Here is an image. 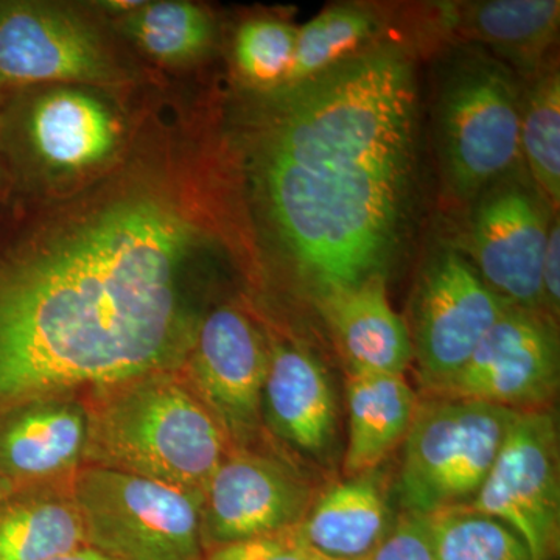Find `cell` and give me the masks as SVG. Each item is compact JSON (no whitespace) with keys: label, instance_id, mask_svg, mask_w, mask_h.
<instances>
[{"label":"cell","instance_id":"obj_15","mask_svg":"<svg viewBox=\"0 0 560 560\" xmlns=\"http://www.w3.org/2000/svg\"><path fill=\"white\" fill-rule=\"evenodd\" d=\"M261 415L272 433L312 463L335 459L338 405L326 368L293 342L268 346Z\"/></svg>","mask_w":560,"mask_h":560},{"label":"cell","instance_id":"obj_27","mask_svg":"<svg viewBox=\"0 0 560 560\" xmlns=\"http://www.w3.org/2000/svg\"><path fill=\"white\" fill-rule=\"evenodd\" d=\"M202 560H320L296 540L293 533L232 541L206 551Z\"/></svg>","mask_w":560,"mask_h":560},{"label":"cell","instance_id":"obj_25","mask_svg":"<svg viewBox=\"0 0 560 560\" xmlns=\"http://www.w3.org/2000/svg\"><path fill=\"white\" fill-rule=\"evenodd\" d=\"M425 521L434 560H530L514 530L470 508L440 512Z\"/></svg>","mask_w":560,"mask_h":560},{"label":"cell","instance_id":"obj_30","mask_svg":"<svg viewBox=\"0 0 560 560\" xmlns=\"http://www.w3.org/2000/svg\"><path fill=\"white\" fill-rule=\"evenodd\" d=\"M143 5V0H105V2L92 3V9L101 10L108 14L113 20L127 16L132 11L139 10Z\"/></svg>","mask_w":560,"mask_h":560},{"label":"cell","instance_id":"obj_13","mask_svg":"<svg viewBox=\"0 0 560 560\" xmlns=\"http://www.w3.org/2000/svg\"><path fill=\"white\" fill-rule=\"evenodd\" d=\"M268 345L245 313L219 307L200 319L189 352V385L230 441L248 448L260 433Z\"/></svg>","mask_w":560,"mask_h":560},{"label":"cell","instance_id":"obj_29","mask_svg":"<svg viewBox=\"0 0 560 560\" xmlns=\"http://www.w3.org/2000/svg\"><path fill=\"white\" fill-rule=\"evenodd\" d=\"M541 305L551 319H559L560 312V226L559 217L552 219L545 245L540 271Z\"/></svg>","mask_w":560,"mask_h":560},{"label":"cell","instance_id":"obj_14","mask_svg":"<svg viewBox=\"0 0 560 560\" xmlns=\"http://www.w3.org/2000/svg\"><path fill=\"white\" fill-rule=\"evenodd\" d=\"M315 495L305 478L283 460L232 448L202 495L206 551L289 533L300 525Z\"/></svg>","mask_w":560,"mask_h":560},{"label":"cell","instance_id":"obj_22","mask_svg":"<svg viewBox=\"0 0 560 560\" xmlns=\"http://www.w3.org/2000/svg\"><path fill=\"white\" fill-rule=\"evenodd\" d=\"M84 545L72 497L0 500V560H49Z\"/></svg>","mask_w":560,"mask_h":560},{"label":"cell","instance_id":"obj_1","mask_svg":"<svg viewBox=\"0 0 560 560\" xmlns=\"http://www.w3.org/2000/svg\"><path fill=\"white\" fill-rule=\"evenodd\" d=\"M198 194L179 161L136 162L0 261V410L189 355L200 320L183 280L210 241Z\"/></svg>","mask_w":560,"mask_h":560},{"label":"cell","instance_id":"obj_19","mask_svg":"<svg viewBox=\"0 0 560 560\" xmlns=\"http://www.w3.org/2000/svg\"><path fill=\"white\" fill-rule=\"evenodd\" d=\"M348 444L342 455L345 477L381 469L404 444L415 418L419 394L405 375L348 372Z\"/></svg>","mask_w":560,"mask_h":560},{"label":"cell","instance_id":"obj_18","mask_svg":"<svg viewBox=\"0 0 560 560\" xmlns=\"http://www.w3.org/2000/svg\"><path fill=\"white\" fill-rule=\"evenodd\" d=\"M444 10L453 31L481 44L523 81L552 62L560 24L558 0H486L444 5Z\"/></svg>","mask_w":560,"mask_h":560},{"label":"cell","instance_id":"obj_4","mask_svg":"<svg viewBox=\"0 0 560 560\" xmlns=\"http://www.w3.org/2000/svg\"><path fill=\"white\" fill-rule=\"evenodd\" d=\"M525 81L477 47L451 55L434 102V147L445 190L470 205L497 180L523 167Z\"/></svg>","mask_w":560,"mask_h":560},{"label":"cell","instance_id":"obj_16","mask_svg":"<svg viewBox=\"0 0 560 560\" xmlns=\"http://www.w3.org/2000/svg\"><path fill=\"white\" fill-rule=\"evenodd\" d=\"M346 363V372L405 375L412 363L407 320L390 307L386 276L329 291L313 301Z\"/></svg>","mask_w":560,"mask_h":560},{"label":"cell","instance_id":"obj_20","mask_svg":"<svg viewBox=\"0 0 560 560\" xmlns=\"http://www.w3.org/2000/svg\"><path fill=\"white\" fill-rule=\"evenodd\" d=\"M90 418L72 401L39 399L0 431V469L18 480H39L72 469L86 451Z\"/></svg>","mask_w":560,"mask_h":560},{"label":"cell","instance_id":"obj_6","mask_svg":"<svg viewBox=\"0 0 560 560\" xmlns=\"http://www.w3.org/2000/svg\"><path fill=\"white\" fill-rule=\"evenodd\" d=\"M517 416L485 401L419 396L401 444V512L431 517L469 506Z\"/></svg>","mask_w":560,"mask_h":560},{"label":"cell","instance_id":"obj_28","mask_svg":"<svg viewBox=\"0 0 560 560\" xmlns=\"http://www.w3.org/2000/svg\"><path fill=\"white\" fill-rule=\"evenodd\" d=\"M368 560H434L425 517L401 512L388 537Z\"/></svg>","mask_w":560,"mask_h":560},{"label":"cell","instance_id":"obj_26","mask_svg":"<svg viewBox=\"0 0 560 560\" xmlns=\"http://www.w3.org/2000/svg\"><path fill=\"white\" fill-rule=\"evenodd\" d=\"M298 28L275 18L243 22L234 40V60L248 90L282 86L293 65Z\"/></svg>","mask_w":560,"mask_h":560},{"label":"cell","instance_id":"obj_12","mask_svg":"<svg viewBox=\"0 0 560 560\" xmlns=\"http://www.w3.org/2000/svg\"><path fill=\"white\" fill-rule=\"evenodd\" d=\"M560 382L556 320L510 305L463 370L433 396L485 401L508 410H551Z\"/></svg>","mask_w":560,"mask_h":560},{"label":"cell","instance_id":"obj_11","mask_svg":"<svg viewBox=\"0 0 560 560\" xmlns=\"http://www.w3.org/2000/svg\"><path fill=\"white\" fill-rule=\"evenodd\" d=\"M559 431L551 410L518 412L470 510L514 530L530 560L558 558Z\"/></svg>","mask_w":560,"mask_h":560},{"label":"cell","instance_id":"obj_7","mask_svg":"<svg viewBox=\"0 0 560 560\" xmlns=\"http://www.w3.org/2000/svg\"><path fill=\"white\" fill-rule=\"evenodd\" d=\"M202 495L103 466L80 470L70 493L86 545L109 560H202Z\"/></svg>","mask_w":560,"mask_h":560},{"label":"cell","instance_id":"obj_8","mask_svg":"<svg viewBox=\"0 0 560 560\" xmlns=\"http://www.w3.org/2000/svg\"><path fill=\"white\" fill-rule=\"evenodd\" d=\"M130 81L101 25L66 3L0 0V95L77 84L105 90Z\"/></svg>","mask_w":560,"mask_h":560},{"label":"cell","instance_id":"obj_23","mask_svg":"<svg viewBox=\"0 0 560 560\" xmlns=\"http://www.w3.org/2000/svg\"><path fill=\"white\" fill-rule=\"evenodd\" d=\"M521 151L525 171L545 200L560 205V77L555 61L525 81Z\"/></svg>","mask_w":560,"mask_h":560},{"label":"cell","instance_id":"obj_2","mask_svg":"<svg viewBox=\"0 0 560 560\" xmlns=\"http://www.w3.org/2000/svg\"><path fill=\"white\" fill-rule=\"evenodd\" d=\"M224 147L254 242L312 301L386 276L418 201L415 57L377 39L312 79L246 88Z\"/></svg>","mask_w":560,"mask_h":560},{"label":"cell","instance_id":"obj_24","mask_svg":"<svg viewBox=\"0 0 560 560\" xmlns=\"http://www.w3.org/2000/svg\"><path fill=\"white\" fill-rule=\"evenodd\" d=\"M378 20L359 5H337L298 28L293 65L283 84L300 83L377 40Z\"/></svg>","mask_w":560,"mask_h":560},{"label":"cell","instance_id":"obj_21","mask_svg":"<svg viewBox=\"0 0 560 560\" xmlns=\"http://www.w3.org/2000/svg\"><path fill=\"white\" fill-rule=\"evenodd\" d=\"M121 35L164 66H189L212 49L215 25L209 11L184 0L143 2L116 20Z\"/></svg>","mask_w":560,"mask_h":560},{"label":"cell","instance_id":"obj_17","mask_svg":"<svg viewBox=\"0 0 560 560\" xmlns=\"http://www.w3.org/2000/svg\"><path fill=\"white\" fill-rule=\"evenodd\" d=\"M396 521L385 478L377 469L345 477L324 489L291 533L320 560H368Z\"/></svg>","mask_w":560,"mask_h":560},{"label":"cell","instance_id":"obj_5","mask_svg":"<svg viewBox=\"0 0 560 560\" xmlns=\"http://www.w3.org/2000/svg\"><path fill=\"white\" fill-rule=\"evenodd\" d=\"M0 114V151L28 178L94 180L124 153L128 128L103 90L77 84L25 90Z\"/></svg>","mask_w":560,"mask_h":560},{"label":"cell","instance_id":"obj_10","mask_svg":"<svg viewBox=\"0 0 560 560\" xmlns=\"http://www.w3.org/2000/svg\"><path fill=\"white\" fill-rule=\"evenodd\" d=\"M470 206L460 253L508 304L545 313L540 271L555 210L528 172L521 167L497 180Z\"/></svg>","mask_w":560,"mask_h":560},{"label":"cell","instance_id":"obj_3","mask_svg":"<svg viewBox=\"0 0 560 560\" xmlns=\"http://www.w3.org/2000/svg\"><path fill=\"white\" fill-rule=\"evenodd\" d=\"M103 390L86 445L97 466L205 493L232 447L189 383L158 371Z\"/></svg>","mask_w":560,"mask_h":560},{"label":"cell","instance_id":"obj_32","mask_svg":"<svg viewBox=\"0 0 560 560\" xmlns=\"http://www.w3.org/2000/svg\"><path fill=\"white\" fill-rule=\"evenodd\" d=\"M5 492H7L5 478H3V475L0 474V500L3 499V495H5Z\"/></svg>","mask_w":560,"mask_h":560},{"label":"cell","instance_id":"obj_31","mask_svg":"<svg viewBox=\"0 0 560 560\" xmlns=\"http://www.w3.org/2000/svg\"><path fill=\"white\" fill-rule=\"evenodd\" d=\"M49 560H109L106 556H103L102 552L94 550V548L90 547V545H84V547L77 548V550H72L69 552H62L60 556H55Z\"/></svg>","mask_w":560,"mask_h":560},{"label":"cell","instance_id":"obj_9","mask_svg":"<svg viewBox=\"0 0 560 560\" xmlns=\"http://www.w3.org/2000/svg\"><path fill=\"white\" fill-rule=\"evenodd\" d=\"M510 305L460 250L444 248L430 257L416 283L407 323L422 396L440 393L456 377Z\"/></svg>","mask_w":560,"mask_h":560}]
</instances>
